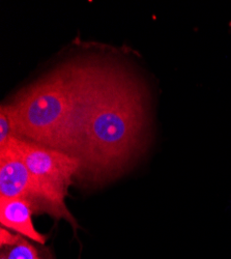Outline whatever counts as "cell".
Here are the masks:
<instances>
[{
	"mask_svg": "<svg viewBox=\"0 0 231 259\" xmlns=\"http://www.w3.org/2000/svg\"><path fill=\"white\" fill-rule=\"evenodd\" d=\"M144 123L142 96L121 70L81 62L75 121V156L94 182L120 174L139 147Z\"/></svg>",
	"mask_w": 231,
	"mask_h": 259,
	"instance_id": "cell-1",
	"label": "cell"
},
{
	"mask_svg": "<svg viewBox=\"0 0 231 259\" xmlns=\"http://www.w3.org/2000/svg\"><path fill=\"white\" fill-rule=\"evenodd\" d=\"M80 78L81 62L66 64L20 95L10 105L18 137L75 156Z\"/></svg>",
	"mask_w": 231,
	"mask_h": 259,
	"instance_id": "cell-2",
	"label": "cell"
},
{
	"mask_svg": "<svg viewBox=\"0 0 231 259\" xmlns=\"http://www.w3.org/2000/svg\"><path fill=\"white\" fill-rule=\"evenodd\" d=\"M10 142L22 157L36 188V208L48 211L56 219H65L74 227L76 221L66 204L73 178L82 170L79 158L22 138Z\"/></svg>",
	"mask_w": 231,
	"mask_h": 259,
	"instance_id": "cell-3",
	"label": "cell"
},
{
	"mask_svg": "<svg viewBox=\"0 0 231 259\" xmlns=\"http://www.w3.org/2000/svg\"><path fill=\"white\" fill-rule=\"evenodd\" d=\"M25 198L36 209V188L33 178L18 150L9 142L0 147V200Z\"/></svg>",
	"mask_w": 231,
	"mask_h": 259,
	"instance_id": "cell-4",
	"label": "cell"
},
{
	"mask_svg": "<svg viewBox=\"0 0 231 259\" xmlns=\"http://www.w3.org/2000/svg\"><path fill=\"white\" fill-rule=\"evenodd\" d=\"M34 209L32 202L25 198L0 200V223L3 227L12 229L17 234L36 244L44 245L47 237L36 230L32 221Z\"/></svg>",
	"mask_w": 231,
	"mask_h": 259,
	"instance_id": "cell-5",
	"label": "cell"
},
{
	"mask_svg": "<svg viewBox=\"0 0 231 259\" xmlns=\"http://www.w3.org/2000/svg\"><path fill=\"white\" fill-rule=\"evenodd\" d=\"M13 138H19L16 121L10 105L0 108V147L6 146Z\"/></svg>",
	"mask_w": 231,
	"mask_h": 259,
	"instance_id": "cell-6",
	"label": "cell"
},
{
	"mask_svg": "<svg viewBox=\"0 0 231 259\" xmlns=\"http://www.w3.org/2000/svg\"><path fill=\"white\" fill-rule=\"evenodd\" d=\"M37 249L31 245L25 237H22L18 244L6 247L0 254V259H39Z\"/></svg>",
	"mask_w": 231,
	"mask_h": 259,
	"instance_id": "cell-7",
	"label": "cell"
},
{
	"mask_svg": "<svg viewBox=\"0 0 231 259\" xmlns=\"http://www.w3.org/2000/svg\"><path fill=\"white\" fill-rule=\"evenodd\" d=\"M22 235L15 234L6 227L2 226V228H0V245H2V247L14 246L22 240Z\"/></svg>",
	"mask_w": 231,
	"mask_h": 259,
	"instance_id": "cell-8",
	"label": "cell"
},
{
	"mask_svg": "<svg viewBox=\"0 0 231 259\" xmlns=\"http://www.w3.org/2000/svg\"><path fill=\"white\" fill-rule=\"evenodd\" d=\"M39 259H41V258H39Z\"/></svg>",
	"mask_w": 231,
	"mask_h": 259,
	"instance_id": "cell-9",
	"label": "cell"
}]
</instances>
